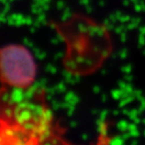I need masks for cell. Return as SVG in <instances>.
<instances>
[{"label": "cell", "instance_id": "6da1fadb", "mask_svg": "<svg viewBox=\"0 0 145 145\" xmlns=\"http://www.w3.org/2000/svg\"><path fill=\"white\" fill-rule=\"evenodd\" d=\"M36 64L30 52L19 45L0 48V80L14 88H28L33 84Z\"/></svg>", "mask_w": 145, "mask_h": 145}, {"label": "cell", "instance_id": "7a4b0ae2", "mask_svg": "<svg viewBox=\"0 0 145 145\" xmlns=\"http://www.w3.org/2000/svg\"><path fill=\"white\" fill-rule=\"evenodd\" d=\"M13 118L18 127L25 130L33 138H43L49 135L52 113L42 106L29 101L16 105Z\"/></svg>", "mask_w": 145, "mask_h": 145}, {"label": "cell", "instance_id": "3957f363", "mask_svg": "<svg viewBox=\"0 0 145 145\" xmlns=\"http://www.w3.org/2000/svg\"><path fill=\"white\" fill-rule=\"evenodd\" d=\"M10 103L11 104H19L25 101V90L22 88H14L10 93Z\"/></svg>", "mask_w": 145, "mask_h": 145}, {"label": "cell", "instance_id": "277c9868", "mask_svg": "<svg viewBox=\"0 0 145 145\" xmlns=\"http://www.w3.org/2000/svg\"><path fill=\"white\" fill-rule=\"evenodd\" d=\"M7 23L12 26H21L25 25V17L20 13H12L8 15Z\"/></svg>", "mask_w": 145, "mask_h": 145}, {"label": "cell", "instance_id": "5b68a950", "mask_svg": "<svg viewBox=\"0 0 145 145\" xmlns=\"http://www.w3.org/2000/svg\"><path fill=\"white\" fill-rule=\"evenodd\" d=\"M32 49H33V52L34 55H35L39 59H44L46 58V53H45L44 51H42V50L39 49V48H38V47H33V48H32Z\"/></svg>", "mask_w": 145, "mask_h": 145}, {"label": "cell", "instance_id": "8992f818", "mask_svg": "<svg viewBox=\"0 0 145 145\" xmlns=\"http://www.w3.org/2000/svg\"><path fill=\"white\" fill-rule=\"evenodd\" d=\"M23 43L26 47H30V48H33L34 47L33 42L31 39H29L28 38H24L23 39Z\"/></svg>", "mask_w": 145, "mask_h": 145}, {"label": "cell", "instance_id": "52a82bcc", "mask_svg": "<svg viewBox=\"0 0 145 145\" xmlns=\"http://www.w3.org/2000/svg\"><path fill=\"white\" fill-rule=\"evenodd\" d=\"M46 70L48 72H50V74H55L56 72V71H57V68L54 67V66H53V65H51V64H48L46 67Z\"/></svg>", "mask_w": 145, "mask_h": 145}, {"label": "cell", "instance_id": "ba28073f", "mask_svg": "<svg viewBox=\"0 0 145 145\" xmlns=\"http://www.w3.org/2000/svg\"><path fill=\"white\" fill-rule=\"evenodd\" d=\"M13 113H14V109H12V108H6L5 110V115L6 117H13Z\"/></svg>", "mask_w": 145, "mask_h": 145}, {"label": "cell", "instance_id": "9c48e42d", "mask_svg": "<svg viewBox=\"0 0 145 145\" xmlns=\"http://www.w3.org/2000/svg\"><path fill=\"white\" fill-rule=\"evenodd\" d=\"M33 22H34V20L32 18H31V17H25V25H26L31 26V25L33 24Z\"/></svg>", "mask_w": 145, "mask_h": 145}, {"label": "cell", "instance_id": "30bf717a", "mask_svg": "<svg viewBox=\"0 0 145 145\" xmlns=\"http://www.w3.org/2000/svg\"><path fill=\"white\" fill-rule=\"evenodd\" d=\"M10 93H5L2 96V100L5 101V102H9L10 103Z\"/></svg>", "mask_w": 145, "mask_h": 145}, {"label": "cell", "instance_id": "8fae6325", "mask_svg": "<svg viewBox=\"0 0 145 145\" xmlns=\"http://www.w3.org/2000/svg\"><path fill=\"white\" fill-rule=\"evenodd\" d=\"M63 5H64L63 2H62V1H59V2L57 3V7H58L59 9H60V8H62V7H64Z\"/></svg>", "mask_w": 145, "mask_h": 145}, {"label": "cell", "instance_id": "7c38bea8", "mask_svg": "<svg viewBox=\"0 0 145 145\" xmlns=\"http://www.w3.org/2000/svg\"><path fill=\"white\" fill-rule=\"evenodd\" d=\"M8 2H11V1H10V0H0V3H2L3 5L4 4H6Z\"/></svg>", "mask_w": 145, "mask_h": 145}, {"label": "cell", "instance_id": "4fadbf2b", "mask_svg": "<svg viewBox=\"0 0 145 145\" xmlns=\"http://www.w3.org/2000/svg\"><path fill=\"white\" fill-rule=\"evenodd\" d=\"M3 142V140H2V137H0V143H2Z\"/></svg>", "mask_w": 145, "mask_h": 145}, {"label": "cell", "instance_id": "5bb4252c", "mask_svg": "<svg viewBox=\"0 0 145 145\" xmlns=\"http://www.w3.org/2000/svg\"><path fill=\"white\" fill-rule=\"evenodd\" d=\"M10 1H11V2H12V1H14V0H10Z\"/></svg>", "mask_w": 145, "mask_h": 145}]
</instances>
